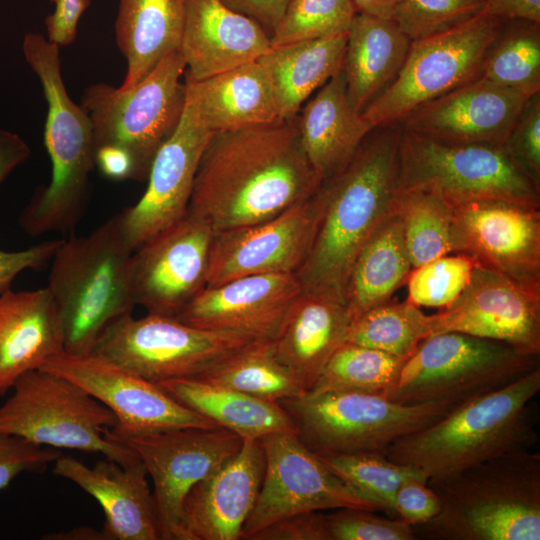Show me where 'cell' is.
I'll return each instance as SVG.
<instances>
[{
	"label": "cell",
	"mask_w": 540,
	"mask_h": 540,
	"mask_svg": "<svg viewBox=\"0 0 540 540\" xmlns=\"http://www.w3.org/2000/svg\"><path fill=\"white\" fill-rule=\"evenodd\" d=\"M59 48L39 33H27L22 43L47 102L44 143L52 164L49 184L35 192L19 215L20 227L31 236L73 231L83 214L95 166L92 126L66 91Z\"/></svg>",
	"instance_id": "cell-5"
},
{
	"label": "cell",
	"mask_w": 540,
	"mask_h": 540,
	"mask_svg": "<svg viewBox=\"0 0 540 540\" xmlns=\"http://www.w3.org/2000/svg\"><path fill=\"white\" fill-rule=\"evenodd\" d=\"M299 439L316 454L382 453L461 404L405 405L379 394L328 391L278 402Z\"/></svg>",
	"instance_id": "cell-11"
},
{
	"label": "cell",
	"mask_w": 540,
	"mask_h": 540,
	"mask_svg": "<svg viewBox=\"0 0 540 540\" xmlns=\"http://www.w3.org/2000/svg\"><path fill=\"white\" fill-rule=\"evenodd\" d=\"M484 0H401L392 20L411 40L450 29L478 14Z\"/></svg>",
	"instance_id": "cell-44"
},
{
	"label": "cell",
	"mask_w": 540,
	"mask_h": 540,
	"mask_svg": "<svg viewBox=\"0 0 540 540\" xmlns=\"http://www.w3.org/2000/svg\"><path fill=\"white\" fill-rule=\"evenodd\" d=\"M401 0H352L357 13L392 19Z\"/></svg>",
	"instance_id": "cell-56"
},
{
	"label": "cell",
	"mask_w": 540,
	"mask_h": 540,
	"mask_svg": "<svg viewBox=\"0 0 540 540\" xmlns=\"http://www.w3.org/2000/svg\"><path fill=\"white\" fill-rule=\"evenodd\" d=\"M325 511L328 540H415L412 525L372 510L341 507Z\"/></svg>",
	"instance_id": "cell-45"
},
{
	"label": "cell",
	"mask_w": 540,
	"mask_h": 540,
	"mask_svg": "<svg viewBox=\"0 0 540 540\" xmlns=\"http://www.w3.org/2000/svg\"><path fill=\"white\" fill-rule=\"evenodd\" d=\"M133 252L120 213L85 236L62 239L51 260L47 288L62 320L65 352L92 354L105 329L132 314Z\"/></svg>",
	"instance_id": "cell-6"
},
{
	"label": "cell",
	"mask_w": 540,
	"mask_h": 540,
	"mask_svg": "<svg viewBox=\"0 0 540 540\" xmlns=\"http://www.w3.org/2000/svg\"><path fill=\"white\" fill-rule=\"evenodd\" d=\"M410 44L394 20L356 13L347 33L342 67L356 112L361 114L394 80Z\"/></svg>",
	"instance_id": "cell-31"
},
{
	"label": "cell",
	"mask_w": 540,
	"mask_h": 540,
	"mask_svg": "<svg viewBox=\"0 0 540 540\" xmlns=\"http://www.w3.org/2000/svg\"><path fill=\"white\" fill-rule=\"evenodd\" d=\"M95 166L104 177L110 180H135V168L131 157L118 148L107 146L97 148Z\"/></svg>",
	"instance_id": "cell-54"
},
{
	"label": "cell",
	"mask_w": 540,
	"mask_h": 540,
	"mask_svg": "<svg viewBox=\"0 0 540 540\" xmlns=\"http://www.w3.org/2000/svg\"><path fill=\"white\" fill-rule=\"evenodd\" d=\"M475 264L468 255L452 253L412 269L407 300L419 307L448 306L468 284Z\"/></svg>",
	"instance_id": "cell-43"
},
{
	"label": "cell",
	"mask_w": 540,
	"mask_h": 540,
	"mask_svg": "<svg viewBox=\"0 0 540 540\" xmlns=\"http://www.w3.org/2000/svg\"><path fill=\"white\" fill-rule=\"evenodd\" d=\"M214 231L187 214L132 254L130 289L135 305L174 317L207 286Z\"/></svg>",
	"instance_id": "cell-18"
},
{
	"label": "cell",
	"mask_w": 540,
	"mask_h": 540,
	"mask_svg": "<svg viewBox=\"0 0 540 540\" xmlns=\"http://www.w3.org/2000/svg\"><path fill=\"white\" fill-rule=\"evenodd\" d=\"M356 13L352 0H290L271 46L347 34Z\"/></svg>",
	"instance_id": "cell-42"
},
{
	"label": "cell",
	"mask_w": 540,
	"mask_h": 540,
	"mask_svg": "<svg viewBox=\"0 0 540 540\" xmlns=\"http://www.w3.org/2000/svg\"><path fill=\"white\" fill-rule=\"evenodd\" d=\"M157 385L181 405L243 440L297 432L289 414L277 402L195 378L172 379Z\"/></svg>",
	"instance_id": "cell-32"
},
{
	"label": "cell",
	"mask_w": 540,
	"mask_h": 540,
	"mask_svg": "<svg viewBox=\"0 0 540 540\" xmlns=\"http://www.w3.org/2000/svg\"><path fill=\"white\" fill-rule=\"evenodd\" d=\"M54 12L45 19L47 40L59 47L74 42L80 17L90 6L91 0H50Z\"/></svg>",
	"instance_id": "cell-51"
},
{
	"label": "cell",
	"mask_w": 540,
	"mask_h": 540,
	"mask_svg": "<svg viewBox=\"0 0 540 540\" xmlns=\"http://www.w3.org/2000/svg\"><path fill=\"white\" fill-rule=\"evenodd\" d=\"M61 240H48L21 251L0 248V295L11 289L15 277L24 270H40L51 262Z\"/></svg>",
	"instance_id": "cell-50"
},
{
	"label": "cell",
	"mask_w": 540,
	"mask_h": 540,
	"mask_svg": "<svg viewBox=\"0 0 540 540\" xmlns=\"http://www.w3.org/2000/svg\"><path fill=\"white\" fill-rule=\"evenodd\" d=\"M303 150L322 180L340 171L374 129L352 107L343 69L296 116Z\"/></svg>",
	"instance_id": "cell-29"
},
{
	"label": "cell",
	"mask_w": 540,
	"mask_h": 540,
	"mask_svg": "<svg viewBox=\"0 0 540 540\" xmlns=\"http://www.w3.org/2000/svg\"><path fill=\"white\" fill-rule=\"evenodd\" d=\"M214 135L186 95L176 129L151 163L144 194L120 212L122 230L133 251L187 214L201 157Z\"/></svg>",
	"instance_id": "cell-20"
},
{
	"label": "cell",
	"mask_w": 540,
	"mask_h": 540,
	"mask_svg": "<svg viewBox=\"0 0 540 540\" xmlns=\"http://www.w3.org/2000/svg\"><path fill=\"white\" fill-rule=\"evenodd\" d=\"M539 390L540 367L400 438L386 457L434 483L501 455L532 449L538 441L534 398Z\"/></svg>",
	"instance_id": "cell-3"
},
{
	"label": "cell",
	"mask_w": 540,
	"mask_h": 540,
	"mask_svg": "<svg viewBox=\"0 0 540 540\" xmlns=\"http://www.w3.org/2000/svg\"><path fill=\"white\" fill-rule=\"evenodd\" d=\"M263 339L194 327L175 317L125 315L100 336L92 354L154 384L200 378Z\"/></svg>",
	"instance_id": "cell-12"
},
{
	"label": "cell",
	"mask_w": 540,
	"mask_h": 540,
	"mask_svg": "<svg viewBox=\"0 0 540 540\" xmlns=\"http://www.w3.org/2000/svg\"><path fill=\"white\" fill-rule=\"evenodd\" d=\"M300 291L295 274L243 276L206 286L174 317L198 328L271 340Z\"/></svg>",
	"instance_id": "cell-24"
},
{
	"label": "cell",
	"mask_w": 540,
	"mask_h": 540,
	"mask_svg": "<svg viewBox=\"0 0 540 540\" xmlns=\"http://www.w3.org/2000/svg\"><path fill=\"white\" fill-rule=\"evenodd\" d=\"M30 156V148L17 134L0 129V184Z\"/></svg>",
	"instance_id": "cell-55"
},
{
	"label": "cell",
	"mask_w": 540,
	"mask_h": 540,
	"mask_svg": "<svg viewBox=\"0 0 540 540\" xmlns=\"http://www.w3.org/2000/svg\"><path fill=\"white\" fill-rule=\"evenodd\" d=\"M265 453L259 439L240 450L187 494L181 540H239L261 488Z\"/></svg>",
	"instance_id": "cell-23"
},
{
	"label": "cell",
	"mask_w": 540,
	"mask_h": 540,
	"mask_svg": "<svg viewBox=\"0 0 540 540\" xmlns=\"http://www.w3.org/2000/svg\"><path fill=\"white\" fill-rule=\"evenodd\" d=\"M186 8L187 0H119L115 39L127 62L121 87L136 84L179 49Z\"/></svg>",
	"instance_id": "cell-34"
},
{
	"label": "cell",
	"mask_w": 540,
	"mask_h": 540,
	"mask_svg": "<svg viewBox=\"0 0 540 540\" xmlns=\"http://www.w3.org/2000/svg\"><path fill=\"white\" fill-rule=\"evenodd\" d=\"M451 249L540 290V207L494 199L454 206Z\"/></svg>",
	"instance_id": "cell-16"
},
{
	"label": "cell",
	"mask_w": 540,
	"mask_h": 540,
	"mask_svg": "<svg viewBox=\"0 0 540 540\" xmlns=\"http://www.w3.org/2000/svg\"><path fill=\"white\" fill-rule=\"evenodd\" d=\"M317 455L335 475L374 502L380 511L398 518L394 509L396 491L405 478L417 471L394 463L382 453Z\"/></svg>",
	"instance_id": "cell-41"
},
{
	"label": "cell",
	"mask_w": 540,
	"mask_h": 540,
	"mask_svg": "<svg viewBox=\"0 0 540 540\" xmlns=\"http://www.w3.org/2000/svg\"><path fill=\"white\" fill-rule=\"evenodd\" d=\"M504 147L540 184V92L532 95L525 104Z\"/></svg>",
	"instance_id": "cell-46"
},
{
	"label": "cell",
	"mask_w": 540,
	"mask_h": 540,
	"mask_svg": "<svg viewBox=\"0 0 540 540\" xmlns=\"http://www.w3.org/2000/svg\"><path fill=\"white\" fill-rule=\"evenodd\" d=\"M320 215L316 190L269 220L214 232L207 286L250 275L296 274L310 251Z\"/></svg>",
	"instance_id": "cell-21"
},
{
	"label": "cell",
	"mask_w": 540,
	"mask_h": 540,
	"mask_svg": "<svg viewBox=\"0 0 540 540\" xmlns=\"http://www.w3.org/2000/svg\"><path fill=\"white\" fill-rule=\"evenodd\" d=\"M321 182L296 117L220 132L203 152L187 212L214 232L247 227L308 199Z\"/></svg>",
	"instance_id": "cell-1"
},
{
	"label": "cell",
	"mask_w": 540,
	"mask_h": 540,
	"mask_svg": "<svg viewBox=\"0 0 540 540\" xmlns=\"http://www.w3.org/2000/svg\"><path fill=\"white\" fill-rule=\"evenodd\" d=\"M393 209L398 214L413 269L452 254L453 206L424 190L396 191Z\"/></svg>",
	"instance_id": "cell-36"
},
{
	"label": "cell",
	"mask_w": 540,
	"mask_h": 540,
	"mask_svg": "<svg viewBox=\"0 0 540 540\" xmlns=\"http://www.w3.org/2000/svg\"><path fill=\"white\" fill-rule=\"evenodd\" d=\"M504 21L478 13L440 33L411 41L394 80L363 110L372 128L400 123L437 97L480 77Z\"/></svg>",
	"instance_id": "cell-13"
},
{
	"label": "cell",
	"mask_w": 540,
	"mask_h": 540,
	"mask_svg": "<svg viewBox=\"0 0 540 540\" xmlns=\"http://www.w3.org/2000/svg\"><path fill=\"white\" fill-rule=\"evenodd\" d=\"M62 455L56 448L0 434V490L24 472H43Z\"/></svg>",
	"instance_id": "cell-47"
},
{
	"label": "cell",
	"mask_w": 540,
	"mask_h": 540,
	"mask_svg": "<svg viewBox=\"0 0 540 540\" xmlns=\"http://www.w3.org/2000/svg\"><path fill=\"white\" fill-rule=\"evenodd\" d=\"M186 94L215 134L280 121L269 79L258 61L195 81L185 75Z\"/></svg>",
	"instance_id": "cell-30"
},
{
	"label": "cell",
	"mask_w": 540,
	"mask_h": 540,
	"mask_svg": "<svg viewBox=\"0 0 540 540\" xmlns=\"http://www.w3.org/2000/svg\"><path fill=\"white\" fill-rule=\"evenodd\" d=\"M52 539H101L105 540L102 531L97 532L91 528H77L70 532L59 534Z\"/></svg>",
	"instance_id": "cell-57"
},
{
	"label": "cell",
	"mask_w": 540,
	"mask_h": 540,
	"mask_svg": "<svg viewBox=\"0 0 540 540\" xmlns=\"http://www.w3.org/2000/svg\"><path fill=\"white\" fill-rule=\"evenodd\" d=\"M480 13L540 24V0H484Z\"/></svg>",
	"instance_id": "cell-53"
},
{
	"label": "cell",
	"mask_w": 540,
	"mask_h": 540,
	"mask_svg": "<svg viewBox=\"0 0 540 540\" xmlns=\"http://www.w3.org/2000/svg\"><path fill=\"white\" fill-rule=\"evenodd\" d=\"M440 510L412 526L416 539L539 540L540 454L519 450L427 483Z\"/></svg>",
	"instance_id": "cell-4"
},
{
	"label": "cell",
	"mask_w": 540,
	"mask_h": 540,
	"mask_svg": "<svg viewBox=\"0 0 540 540\" xmlns=\"http://www.w3.org/2000/svg\"><path fill=\"white\" fill-rule=\"evenodd\" d=\"M407 358L343 343L332 354L308 392H361L383 395L397 380Z\"/></svg>",
	"instance_id": "cell-40"
},
{
	"label": "cell",
	"mask_w": 540,
	"mask_h": 540,
	"mask_svg": "<svg viewBox=\"0 0 540 540\" xmlns=\"http://www.w3.org/2000/svg\"><path fill=\"white\" fill-rule=\"evenodd\" d=\"M39 369L76 383L109 408L122 435H142L179 428H215L209 419L181 405L159 385L97 356L61 352Z\"/></svg>",
	"instance_id": "cell-17"
},
{
	"label": "cell",
	"mask_w": 540,
	"mask_h": 540,
	"mask_svg": "<svg viewBox=\"0 0 540 540\" xmlns=\"http://www.w3.org/2000/svg\"><path fill=\"white\" fill-rule=\"evenodd\" d=\"M53 473L98 501L105 515V540L160 539L153 493L140 458L126 466L105 458L91 468L62 454L54 461Z\"/></svg>",
	"instance_id": "cell-25"
},
{
	"label": "cell",
	"mask_w": 540,
	"mask_h": 540,
	"mask_svg": "<svg viewBox=\"0 0 540 540\" xmlns=\"http://www.w3.org/2000/svg\"><path fill=\"white\" fill-rule=\"evenodd\" d=\"M530 97L479 77L422 104L399 124L442 142L504 146Z\"/></svg>",
	"instance_id": "cell-22"
},
{
	"label": "cell",
	"mask_w": 540,
	"mask_h": 540,
	"mask_svg": "<svg viewBox=\"0 0 540 540\" xmlns=\"http://www.w3.org/2000/svg\"><path fill=\"white\" fill-rule=\"evenodd\" d=\"M270 48L262 26L222 0H187L178 50L190 79L200 81L257 61Z\"/></svg>",
	"instance_id": "cell-26"
},
{
	"label": "cell",
	"mask_w": 540,
	"mask_h": 540,
	"mask_svg": "<svg viewBox=\"0 0 540 540\" xmlns=\"http://www.w3.org/2000/svg\"><path fill=\"white\" fill-rule=\"evenodd\" d=\"M350 322L343 300L301 289L269 340L271 352L308 392L332 354L345 343Z\"/></svg>",
	"instance_id": "cell-27"
},
{
	"label": "cell",
	"mask_w": 540,
	"mask_h": 540,
	"mask_svg": "<svg viewBox=\"0 0 540 540\" xmlns=\"http://www.w3.org/2000/svg\"><path fill=\"white\" fill-rule=\"evenodd\" d=\"M185 62L174 50L139 82L124 88L94 83L83 92L80 105L92 126L95 150L114 147L127 153L135 180L148 178L151 163L176 129L186 100Z\"/></svg>",
	"instance_id": "cell-9"
},
{
	"label": "cell",
	"mask_w": 540,
	"mask_h": 540,
	"mask_svg": "<svg viewBox=\"0 0 540 540\" xmlns=\"http://www.w3.org/2000/svg\"><path fill=\"white\" fill-rule=\"evenodd\" d=\"M538 367L540 356L523 354L504 342L443 332L419 344L382 396L405 405L463 404Z\"/></svg>",
	"instance_id": "cell-7"
},
{
	"label": "cell",
	"mask_w": 540,
	"mask_h": 540,
	"mask_svg": "<svg viewBox=\"0 0 540 540\" xmlns=\"http://www.w3.org/2000/svg\"><path fill=\"white\" fill-rule=\"evenodd\" d=\"M290 0H222L232 10L256 21L271 35Z\"/></svg>",
	"instance_id": "cell-52"
},
{
	"label": "cell",
	"mask_w": 540,
	"mask_h": 540,
	"mask_svg": "<svg viewBox=\"0 0 540 540\" xmlns=\"http://www.w3.org/2000/svg\"><path fill=\"white\" fill-rule=\"evenodd\" d=\"M201 379L270 402L306 393L291 372L272 354L269 340H261Z\"/></svg>",
	"instance_id": "cell-39"
},
{
	"label": "cell",
	"mask_w": 540,
	"mask_h": 540,
	"mask_svg": "<svg viewBox=\"0 0 540 540\" xmlns=\"http://www.w3.org/2000/svg\"><path fill=\"white\" fill-rule=\"evenodd\" d=\"M396 516L412 526L423 524L437 515L440 501L436 492L419 473L405 478L395 498Z\"/></svg>",
	"instance_id": "cell-48"
},
{
	"label": "cell",
	"mask_w": 540,
	"mask_h": 540,
	"mask_svg": "<svg viewBox=\"0 0 540 540\" xmlns=\"http://www.w3.org/2000/svg\"><path fill=\"white\" fill-rule=\"evenodd\" d=\"M57 304L47 287L0 295V394L26 372L64 352Z\"/></svg>",
	"instance_id": "cell-28"
},
{
	"label": "cell",
	"mask_w": 540,
	"mask_h": 540,
	"mask_svg": "<svg viewBox=\"0 0 540 540\" xmlns=\"http://www.w3.org/2000/svg\"><path fill=\"white\" fill-rule=\"evenodd\" d=\"M429 318L432 335L460 332L540 356V290L477 263L461 294Z\"/></svg>",
	"instance_id": "cell-19"
},
{
	"label": "cell",
	"mask_w": 540,
	"mask_h": 540,
	"mask_svg": "<svg viewBox=\"0 0 540 540\" xmlns=\"http://www.w3.org/2000/svg\"><path fill=\"white\" fill-rule=\"evenodd\" d=\"M431 335L429 315L419 306L391 300L353 318L345 342L408 358Z\"/></svg>",
	"instance_id": "cell-37"
},
{
	"label": "cell",
	"mask_w": 540,
	"mask_h": 540,
	"mask_svg": "<svg viewBox=\"0 0 540 540\" xmlns=\"http://www.w3.org/2000/svg\"><path fill=\"white\" fill-rule=\"evenodd\" d=\"M347 34L271 48L257 61L271 84L279 117L294 119L303 103L343 67Z\"/></svg>",
	"instance_id": "cell-33"
},
{
	"label": "cell",
	"mask_w": 540,
	"mask_h": 540,
	"mask_svg": "<svg viewBox=\"0 0 540 540\" xmlns=\"http://www.w3.org/2000/svg\"><path fill=\"white\" fill-rule=\"evenodd\" d=\"M407 190L435 193L453 207L488 199L540 207V184L504 146L447 143L401 126L396 191Z\"/></svg>",
	"instance_id": "cell-8"
},
{
	"label": "cell",
	"mask_w": 540,
	"mask_h": 540,
	"mask_svg": "<svg viewBox=\"0 0 540 540\" xmlns=\"http://www.w3.org/2000/svg\"><path fill=\"white\" fill-rule=\"evenodd\" d=\"M250 540H328L325 511L286 517L258 531Z\"/></svg>",
	"instance_id": "cell-49"
},
{
	"label": "cell",
	"mask_w": 540,
	"mask_h": 540,
	"mask_svg": "<svg viewBox=\"0 0 540 540\" xmlns=\"http://www.w3.org/2000/svg\"><path fill=\"white\" fill-rule=\"evenodd\" d=\"M400 131L399 123L374 128L346 166L322 180L316 233L295 274L302 290L345 302L358 253L393 210Z\"/></svg>",
	"instance_id": "cell-2"
},
{
	"label": "cell",
	"mask_w": 540,
	"mask_h": 540,
	"mask_svg": "<svg viewBox=\"0 0 540 540\" xmlns=\"http://www.w3.org/2000/svg\"><path fill=\"white\" fill-rule=\"evenodd\" d=\"M265 470L255 506L241 539L251 537L286 517L341 507L380 511V508L335 475L298 437L274 433L260 439Z\"/></svg>",
	"instance_id": "cell-15"
},
{
	"label": "cell",
	"mask_w": 540,
	"mask_h": 540,
	"mask_svg": "<svg viewBox=\"0 0 540 540\" xmlns=\"http://www.w3.org/2000/svg\"><path fill=\"white\" fill-rule=\"evenodd\" d=\"M105 434L132 449L153 483L160 539L181 540L183 504L189 491L233 457L243 439L222 427L179 428L142 434Z\"/></svg>",
	"instance_id": "cell-14"
},
{
	"label": "cell",
	"mask_w": 540,
	"mask_h": 540,
	"mask_svg": "<svg viewBox=\"0 0 540 540\" xmlns=\"http://www.w3.org/2000/svg\"><path fill=\"white\" fill-rule=\"evenodd\" d=\"M0 406V434L56 449L102 454L122 466L139 459L105 431L114 413L71 380L44 369L21 375Z\"/></svg>",
	"instance_id": "cell-10"
},
{
	"label": "cell",
	"mask_w": 540,
	"mask_h": 540,
	"mask_svg": "<svg viewBox=\"0 0 540 540\" xmlns=\"http://www.w3.org/2000/svg\"><path fill=\"white\" fill-rule=\"evenodd\" d=\"M513 21L490 46L480 78L532 96L540 92L539 24Z\"/></svg>",
	"instance_id": "cell-38"
},
{
	"label": "cell",
	"mask_w": 540,
	"mask_h": 540,
	"mask_svg": "<svg viewBox=\"0 0 540 540\" xmlns=\"http://www.w3.org/2000/svg\"><path fill=\"white\" fill-rule=\"evenodd\" d=\"M412 269L401 220L393 209L366 241L351 268L345 291L351 320L391 301L395 291L407 283Z\"/></svg>",
	"instance_id": "cell-35"
}]
</instances>
